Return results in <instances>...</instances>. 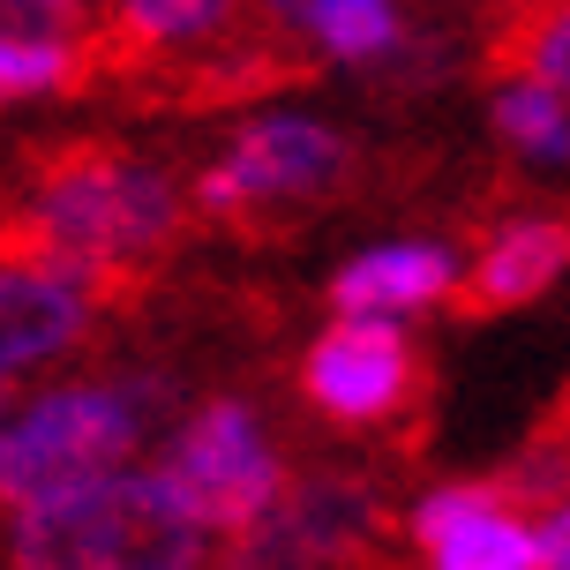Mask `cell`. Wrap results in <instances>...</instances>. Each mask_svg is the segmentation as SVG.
I'll list each match as a JSON object with an SVG mask.
<instances>
[{"label": "cell", "instance_id": "3957f363", "mask_svg": "<svg viewBox=\"0 0 570 570\" xmlns=\"http://www.w3.org/2000/svg\"><path fill=\"white\" fill-rule=\"evenodd\" d=\"M142 435V405L128 391H53L38 399L23 421L0 428V503L8 511H38L68 488L114 473Z\"/></svg>", "mask_w": 570, "mask_h": 570}, {"label": "cell", "instance_id": "5bb4252c", "mask_svg": "<svg viewBox=\"0 0 570 570\" xmlns=\"http://www.w3.org/2000/svg\"><path fill=\"white\" fill-rule=\"evenodd\" d=\"M233 0H114V38H120V60L128 53H150V46H180V38H203V30L226 23Z\"/></svg>", "mask_w": 570, "mask_h": 570}, {"label": "cell", "instance_id": "2e32d148", "mask_svg": "<svg viewBox=\"0 0 570 570\" xmlns=\"http://www.w3.org/2000/svg\"><path fill=\"white\" fill-rule=\"evenodd\" d=\"M511 60L525 68V83L556 90V98L570 106V8H548L525 38H511Z\"/></svg>", "mask_w": 570, "mask_h": 570}, {"label": "cell", "instance_id": "7c38bea8", "mask_svg": "<svg viewBox=\"0 0 570 570\" xmlns=\"http://www.w3.org/2000/svg\"><path fill=\"white\" fill-rule=\"evenodd\" d=\"M301 30L331 60H391L405 46V23L391 0H308Z\"/></svg>", "mask_w": 570, "mask_h": 570}, {"label": "cell", "instance_id": "8992f818", "mask_svg": "<svg viewBox=\"0 0 570 570\" xmlns=\"http://www.w3.org/2000/svg\"><path fill=\"white\" fill-rule=\"evenodd\" d=\"M353 166V142L323 120H256L240 128L233 150L196 180V203L210 218H248L271 203H308Z\"/></svg>", "mask_w": 570, "mask_h": 570}, {"label": "cell", "instance_id": "9a60e30c", "mask_svg": "<svg viewBox=\"0 0 570 570\" xmlns=\"http://www.w3.org/2000/svg\"><path fill=\"white\" fill-rule=\"evenodd\" d=\"M495 128H503L518 150H533V158H570V106L556 90L525 83V76L495 98Z\"/></svg>", "mask_w": 570, "mask_h": 570}, {"label": "cell", "instance_id": "d6986e66", "mask_svg": "<svg viewBox=\"0 0 570 570\" xmlns=\"http://www.w3.org/2000/svg\"><path fill=\"white\" fill-rule=\"evenodd\" d=\"M301 16H308V0H271V23H285V30H301Z\"/></svg>", "mask_w": 570, "mask_h": 570}, {"label": "cell", "instance_id": "6da1fadb", "mask_svg": "<svg viewBox=\"0 0 570 570\" xmlns=\"http://www.w3.org/2000/svg\"><path fill=\"white\" fill-rule=\"evenodd\" d=\"M46 256L120 271L136 256H158L180 233V188L158 166H142L114 142H53L30 158V203H16Z\"/></svg>", "mask_w": 570, "mask_h": 570}, {"label": "cell", "instance_id": "4fadbf2b", "mask_svg": "<svg viewBox=\"0 0 570 570\" xmlns=\"http://www.w3.org/2000/svg\"><path fill=\"white\" fill-rule=\"evenodd\" d=\"M428 556H435V570H548L541 541L511 511H481L465 525H451V533H435Z\"/></svg>", "mask_w": 570, "mask_h": 570}, {"label": "cell", "instance_id": "ac0fdd59", "mask_svg": "<svg viewBox=\"0 0 570 570\" xmlns=\"http://www.w3.org/2000/svg\"><path fill=\"white\" fill-rule=\"evenodd\" d=\"M533 541H541L548 570H570V495H563V503H548V525L533 533Z\"/></svg>", "mask_w": 570, "mask_h": 570}, {"label": "cell", "instance_id": "e0dca14e", "mask_svg": "<svg viewBox=\"0 0 570 570\" xmlns=\"http://www.w3.org/2000/svg\"><path fill=\"white\" fill-rule=\"evenodd\" d=\"M83 0H0V23L8 30H53V23H68Z\"/></svg>", "mask_w": 570, "mask_h": 570}, {"label": "cell", "instance_id": "52a82bcc", "mask_svg": "<svg viewBox=\"0 0 570 570\" xmlns=\"http://www.w3.org/2000/svg\"><path fill=\"white\" fill-rule=\"evenodd\" d=\"M421 353L391 315H338L301 361V391L323 421L338 428H375L413 399Z\"/></svg>", "mask_w": 570, "mask_h": 570}, {"label": "cell", "instance_id": "ba28073f", "mask_svg": "<svg viewBox=\"0 0 570 570\" xmlns=\"http://www.w3.org/2000/svg\"><path fill=\"white\" fill-rule=\"evenodd\" d=\"M120 285V271H90L68 256H38L0 271V375L38 368L90 331V293Z\"/></svg>", "mask_w": 570, "mask_h": 570}, {"label": "cell", "instance_id": "5b68a950", "mask_svg": "<svg viewBox=\"0 0 570 570\" xmlns=\"http://www.w3.org/2000/svg\"><path fill=\"white\" fill-rule=\"evenodd\" d=\"M166 481L180 488V503L203 518V533H240L271 511V495L285 488L278 451L263 443V421L240 399H210L196 421L173 435Z\"/></svg>", "mask_w": 570, "mask_h": 570}, {"label": "cell", "instance_id": "7a4b0ae2", "mask_svg": "<svg viewBox=\"0 0 570 570\" xmlns=\"http://www.w3.org/2000/svg\"><path fill=\"white\" fill-rule=\"evenodd\" d=\"M203 518L166 473H98L38 511H16V570H203Z\"/></svg>", "mask_w": 570, "mask_h": 570}, {"label": "cell", "instance_id": "30bf717a", "mask_svg": "<svg viewBox=\"0 0 570 570\" xmlns=\"http://www.w3.org/2000/svg\"><path fill=\"white\" fill-rule=\"evenodd\" d=\"M458 278L451 248L428 240H399V248H368L331 278V308L338 315H413L428 301H443Z\"/></svg>", "mask_w": 570, "mask_h": 570}, {"label": "cell", "instance_id": "8fae6325", "mask_svg": "<svg viewBox=\"0 0 570 570\" xmlns=\"http://www.w3.org/2000/svg\"><path fill=\"white\" fill-rule=\"evenodd\" d=\"M98 60L68 46L60 30H8L0 23V106L8 98H53V90H83Z\"/></svg>", "mask_w": 570, "mask_h": 570}, {"label": "cell", "instance_id": "9c48e42d", "mask_svg": "<svg viewBox=\"0 0 570 570\" xmlns=\"http://www.w3.org/2000/svg\"><path fill=\"white\" fill-rule=\"evenodd\" d=\"M570 271V226L563 218H518L488 240L481 256L451 278V315L458 323H488V315H511L525 301H541L548 285Z\"/></svg>", "mask_w": 570, "mask_h": 570}, {"label": "cell", "instance_id": "277c9868", "mask_svg": "<svg viewBox=\"0 0 570 570\" xmlns=\"http://www.w3.org/2000/svg\"><path fill=\"white\" fill-rule=\"evenodd\" d=\"M391 541V511L375 488L315 473L271 495L256 525H240L226 548V570H375Z\"/></svg>", "mask_w": 570, "mask_h": 570}]
</instances>
